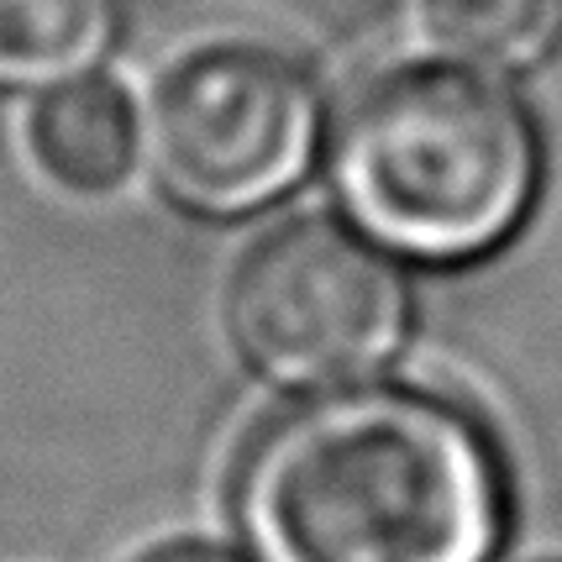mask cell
<instances>
[{
  "instance_id": "1",
  "label": "cell",
  "mask_w": 562,
  "mask_h": 562,
  "mask_svg": "<svg viewBox=\"0 0 562 562\" xmlns=\"http://www.w3.org/2000/svg\"><path fill=\"white\" fill-rule=\"evenodd\" d=\"M232 515L252 562H494L510 490L468 405L358 379L252 437Z\"/></svg>"
},
{
  "instance_id": "2",
  "label": "cell",
  "mask_w": 562,
  "mask_h": 562,
  "mask_svg": "<svg viewBox=\"0 0 562 562\" xmlns=\"http://www.w3.org/2000/svg\"><path fill=\"white\" fill-rule=\"evenodd\" d=\"M331 184L368 243L411 263H473L510 243L541 184L526 105L473 69L368 79L331 132Z\"/></svg>"
},
{
  "instance_id": "3",
  "label": "cell",
  "mask_w": 562,
  "mask_h": 562,
  "mask_svg": "<svg viewBox=\"0 0 562 562\" xmlns=\"http://www.w3.org/2000/svg\"><path fill=\"white\" fill-rule=\"evenodd\" d=\"M226 326L279 390L373 379L411 331V290L390 252L337 221H284L247 247L226 290Z\"/></svg>"
},
{
  "instance_id": "4",
  "label": "cell",
  "mask_w": 562,
  "mask_h": 562,
  "mask_svg": "<svg viewBox=\"0 0 562 562\" xmlns=\"http://www.w3.org/2000/svg\"><path fill=\"white\" fill-rule=\"evenodd\" d=\"M321 100L311 74L269 43H205L153 90L147 147L179 205L247 216L311 169Z\"/></svg>"
},
{
  "instance_id": "5",
  "label": "cell",
  "mask_w": 562,
  "mask_h": 562,
  "mask_svg": "<svg viewBox=\"0 0 562 562\" xmlns=\"http://www.w3.org/2000/svg\"><path fill=\"white\" fill-rule=\"evenodd\" d=\"M32 158L69 195H111L137 164L132 100L105 79H64L32 111Z\"/></svg>"
},
{
  "instance_id": "6",
  "label": "cell",
  "mask_w": 562,
  "mask_h": 562,
  "mask_svg": "<svg viewBox=\"0 0 562 562\" xmlns=\"http://www.w3.org/2000/svg\"><path fill=\"white\" fill-rule=\"evenodd\" d=\"M122 0H0V90L64 85L95 69Z\"/></svg>"
},
{
  "instance_id": "7",
  "label": "cell",
  "mask_w": 562,
  "mask_h": 562,
  "mask_svg": "<svg viewBox=\"0 0 562 562\" xmlns=\"http://www.w3.org/2000/svg\"><path fill=\"white\" fill-rule=\"evenodd\" d=\"M426 26L468 69H526L558 48L562 0H426Z\"/></svg>"
},
{
  "instance_id": "8",
  "label": "cell",
  "mask_w": 562,
  "mask_h": 562,
  "mask_svg": "<svg viewBox=\"0 0 562 562\" xmlns=\"http://www.w3.org/2000/svg\"><path fill=\"white\" fill-rule=\"evenodd\" d=\"M143 562H237L216 552V547H200V541H173V547H158V552H147Z\"/></svg>"
},
{
  "instance_id": "9",
  "label": "cell",
  "mask_w": 562,
  "mask_h": 562,
  "mask_svg": "<svg viewBox=\"0 0 562 562\" xmlns=\"http://www.w3.org/2000/svg\"><path fill=\"white\" fill-rule=\"evenodd\" d=\"M537 562H562V558H537Z\"/></svg>"
}]
</instances>
